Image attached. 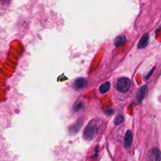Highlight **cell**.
Here are the masks:
<instances>
[{"label":"cell","mask_w":161,"mask_h":161,"mask_svg":"<svg viewBox=\"0 0 161 161\" xmlns=\"http://www.w3.org/2000/svg\"><path fill=\"white\" fill-rule=\"evenodd\" d=\"M110 86L111 84L110 82H105L104 83L101 84V85L99 86V91L101 93H103V94H105V93H106L108 91L110 90Z\"/></svg>","instance_id":"9c48e42d"},{"label":"cell","mask_w":161,"mask_h":161,"mask_svg":"<svg viewBox=\"0 0 161 161\" xmlns=\"http://www.w3.org/2000/svg\"><path fill=\"white\" fill-rule=\"evenodd\" d=\"M116 86L118 91L122 93H126L130 90L131 81L127 78H121L117 81Z\"/></svg>","instance_id":"7a4b0ae2"},{"label":"cell","mask_w":161,"mask_h":161,"mask_svg":"<svg viewBox=\"0 0 161 161\" xmlns=\"http://www.w3.org/2000/svg\"><path fill=\"white\" fill-rule=\"evenodd\" d=\"M106 113H108L107 114H108V115H112L113 113V110H108V112H106Z\"/></svg>","instance_id":"7c38bea8"},{"label":"cell","mask_w":161,"mask_h":161,"mask_svg":"<svg viewBox=\"0 0 161 161\" xmlns=\"http://www.w3.org/2000/svg\"><path fill=\"white\" fill-rule=\"evenodd\" d=\"M133 141V134L130 130H128L124 137V146L126 149L130 147Z\"/></svg>","instance_id":"8992f818"},{"label":"cell","mask_w":161,"mask_h":161,"mask_svg":"<svg viewBox=\"0 0 161 161\" xmlns=\"http://www.w3.org/2000/svg\"><path fill=\"white\" fill-rule=\"evenodd\" d=\"M83 103L81 101L76 102L74 106V110L75 112H78V111L83 109Z\"/></svg>","instance_id":"8fae6325"},{"label":"cell","mask_w":161,"mask_h":161,"mask_svg":"<svg viewBox=\"0 0 161 161\" xmlns=\"http://www.w3.org/2000/svg\"><path fill=\"white\" fill-rule=\"evenodd\" d=\"M124 121V117L122 115H120L118 116H117L115 119V121H114V123H115V125L118 126L121 125L123 122Z\"/></svg>","instance_id":"30bf717a"},{"label":"cell","mask_w":161,"mask_h":161,"mask_svg":"<svg viewBox=\"0 0 161 161\" xmlns=\"http://www.w3.org/2000/svg\"><path fill=\"white\" fill-rule=\"evenodd\" d=\"M147 86H142V87H140V88L138 89L136 94V101L137 102V103L140 104L142 100L144 98L145 96L146 95V93H147Z\"/></svg>","instance_id":"277c9868"},{"label":"cell","mask_w":161,"mask_h":161,"mask_svg":"<svg viewBox=\"0 0 161 161\" xmlns=\"http://www.w3.org/2000/svg\"><path fill=\"white\" fill-rule=\"evenodd\" d=\"M99 129V126L98 124L91 122L85 128L84 131L83 137L84 138L87 140H91L96 136Z\"/></svg>","instance_id":"6da1fadb"},{"label":"cell","mask_w":161,"mask_h":161,"mask_svg":"<svg viewBox=\"0 0 161 161\" xmlns=\"http://www.w3.org/2000/svg\"><path fill=\"white\" fill-rule=\"evenodd\" d=\"M149 160L150 161H160L161 153L157 148L152 149L149 152Z\"/></svg>","instance_id":"5b68a950"},{"label":"cell","mask_w":161,"mask_h":161,"mask_svg":"<svg viewBox=\"0 0 161 161\" xmlns=\"http://www.w3.org/2000/svg\"><path fill=\"white\" fill-rule=\"evenodd\" d=\"M149 34H145V35H143L141 38V39L140 40L139 42L138 43V48L139 49L145 48L149 43Z\"/></svg>","instance_id":"ba28073f"},{"label":"cell","mask_w":161,"mask_h":161,"mask_svg":"<svg viewBox=\"0 0 161 161\" xmlns=\"http://www.w3.org/2000/svg\"><path fill=\"white\" fill-rule=\"evenodd\" d=\"M87 81L86 79L80 78L74 81V87L76 90H83L86 89L87 86Z\"/></svg>","instance_id":"3957f363"},{"label":"cell","mask_w":161,"mask_h":161,"mask_svg":"<svg viewBox=\"0 0 161 161\" xmlns=\"http://www.w3.org/2000/svg\"><path fill=\"white\" fill-rule=\"evenodd\" d=\"M126 40L127 39H126L125 35L122 34L116 38L115 41H114V44L116 47H122L125 43Z\"/></svg>","instance_id":"52a82bcc"}]
</instances>
